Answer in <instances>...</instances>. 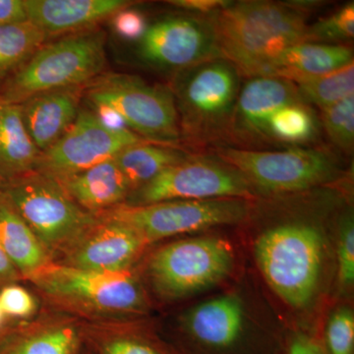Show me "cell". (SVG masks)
Returning a JSON list of instances; mask_svg holds the SVG:
<instances>
[{
    "instance_id": "20",
    "label": "cell",
    "mask_w": 354,
    "mask_h": 354,
    "mask_svg": "<svg viewBox=\"0 0 354 354\" xmlns=\"http://www.w3.org/2000/svg\"><path fill=\"white\" fill-rule=\"evenodd\" d=\"M57 181L79 207L94 215L123 204L130 194L114 158Z\"/></svg>"
},
{
    "instance_id": "30",
    "label": "cell",
    "mask_w": 354,
    "mask_h": 354,
    "mask_svg": "<svg viewBox=\"0 0 354 354\" xmlns=\"http://www.w3.org/2000/svg\"><path fill=\"white\" fill-rule=\"evenodd\" d=\"M354 37V3L348 2L337 12L308 26L305 41L342 44Z\"/></svg>"
},
{
    "instance_id": "32",
    "label": "cell",
    "mask_w": 354,
    "mask_h": 354,
    "mask_svg": "<svg viewBox=\"0 0 354 354\" xmlns=\"http://www.w3.org/2000/svg\"><path fill=\"white\" fill-rule=\"evenodd\" d=\"M337 264L339 283L351 286L354 281V223L353 215L348 214L341 223L337 243Z\"/></svg>"
},
{
    "instance_id": "15",
    "label": "cell",
    "mask_w": 354,
    "mask_h": 354,
    "mask_svg": "<svg viewBox=\"0 0 354 354\" xmlns=\"http://www.w3.org/2000/svg\"><path fill=\"white\" fill-rule=\"evenodd\" d=\"M297 102L302 101L290 80L270 76L249 79L239 91L227 137L244 145L269 141L267 127L272 114Z\"/></svg>"
},
{
    "instance_id": "29",
    "label": "cell",
    "mask_w": 354,
    "mask_h": 354,
    "mask_svg": "<svg viewBox=\"0 0 354 354\" xmlns=\"http://www.w3.org/2000/svg\"><path fill=\"white\" fill-rule=\"evenodd\" d=\"M320 120L332 143L351 155L354 148V95L321 109Z\"/></svg>"
},
{
    "instance_id": "4",
    "label": "cell",
    "mask_w": 354,
    "mask_h": 354,
    "mask_svg": "<svg viewBox=\"0 0 354 354\" xmlns=\"http://www.w3.org/2000/svg\"><path fill=\"white\" fill-rule=\"evenodd\" d=\"M324 249L318 227L292 221L263 232L255 242L254 253L272 290L293 308H304L318 290Z\"/></svg>"
},
{
    "instance_id": "41",
    "label": "cell",
    "mask_w": 354,
    "mask_h": 354,
    "mask_svg": "<svg viewBox=\"0 0 354 354\" xmlns=\"http://www.w3.org/2000/svg\"><path fill=\"white\" fill-rule=\"evenodd\" d=\"M6 314L3 313V311H2V309H1V307H0V329H1V328H3L4 326V321H6Z\"/></svg>"
},
{
    "instance_id": "39",
    "label": "cell",
    "mask_w": 354,
    "mask_h": 354,
    "mask_svg": "<svg viewBox=\"0 0 354 354\" xmlns=\"http://www.w3.org/2000/svg\"><path fill=\"white\" fill-rule=\"evenodd\" d=\"M18 279H22V277L4 249L0 245V286H4L9 283H14V281Z\"/></svg>"
},
{
    "instance_id": "37",
    "label": "cell",
    "mask_w": 354,
    "mask_h": 354,
    "mask_svg": "<svg viewBox=\"0 0 354 354\" xmlns=\"http://www.w3.org/2000/svg\"><path fill=\"white\" fill-rule=\"evenodd\" d=\"M171 6L178 7L184 10L205 14V16L215 12L230 3L227 0H171Z\"/></svg>"
},
{
    "instance_id": "22",
    "label": "cell",
    "mask_w": 354,
    "mask_h": 354,
    "mask_svg": "<svg viewBox=\"0 0 354 354\" xmlns=\"http://www.w3.org/2000/svg\"><path fill=\"white\" fill-rule=\"evenodd\" d=\"M41 153L26 130L20 104L0 99V183L36 171Z\"/></svg>"
},
{
    "instance_id": "13",
    "label": "cell",
    "mask_w": 354,
    "mask_h": 354,
    "mask_svg": "<svg viewBox=\"0 0 354 354\" xmlns=\"http://www.w3.org/2000/svg\"><path fill=\"white\" fill-rule=\"evenodd\" d=\"M136 51L144 64L174 75L221 57L208 23L185 15L167 16L149 24Z\"/></svg>"
},
{
    "instance_id": "2",
    "label": "cell",
    "mask_w": 354,
    "mask_h": 354,
    "mask_svg": "<svg viewBox=\"0 0 354 354\" xmlns=\"http://www.w3.org/2000/svg\"><path fill=\"white\" fill-rule=\"evenodd\" d=\"M106 44V32L97 27L44 44L3 81L0 99L20 104L41 93L85 87L104 73Z\"/></svg>"
},
{
    "instance_id": "5",
    "label": "cell",
    "mask_w": 354,
    "mask_h": 354,
    "mask_svg": "<svg viewBox=\"0 0 354 354\" xmlns=\"http://www.w3.org/2000/svg\"><path fill=\"white\" fill-rule=\"evenodd\" d=\"M241 74L223 57L214 58L174 74L171 86L178 114L181 140L205 144L227 137Z\"/></svg>"
},
{
    "instance_id": "34",
    "label": "cell",
    "mask_w": 354,
    "mask_h": 354,
    "mask_svg": "<svg viewBox=\"0 0 354 354\" xmlns=\"http://www.w3.org/2000/svg\"><path fill=\"white\" fill-rule=\"evenodd\" d=\"M111 28L118 38L127 41H137L145 34L148 22L141 11L131 6L121 9L111 18Z\"/></svg>"
},
{
    "instance_id": "36",
    "label": "cell",
    "mask_w": 354,
    "mask_h": 354,
    "mask_svg": "<svg viewBox=\"0 0 354 354\" xmlns=\"http://www.w3.org/2000/svg\"><path fill=\"white\" fill-rule=\"evenodd\" d=\"M27 20L24 0H0V26Z\"/></svg>"
},
{
    "instance_id": "28",
    "label": "cell",
    "mask_w": 354,
    "mask_h": 354,
    "mask_svg": "<svg viewBox=\"0 0 354 354\" xmlns=\"http://www.w3.org/2000/svg\"><path fill=\"white\" fill-rule=\"evenodd\" d=\"M318 118L304 102H293L279 109L268 122V137L281 143H307L318 131Z\"/></svg>"
},
{
    "instance_id": "9",
    "label": "cell",
    "mask_w": 354,
    "mask_h": 354,
    "mask_svg": "<svg viewBox=\"0 0 354 354\" xmlns=\"http://www.w3.org/2000/svg\"><path fill=\"white\" fill-rule=\"evenodd\" d=\"M234 266L232 246L220 237H194L160 247L151 255L147 274L162 299L194 295L225 278Z\"/></svg>"
},
{
    "instance_id": "11",
    "label": "cell",
    "mask_w": 354,
    "mask_h": 354,
    "mask_svg": "<svg viewBox=\"0 0 354 354\" xmlns=\"http://www.w3.org/2000/svg\"><path fill=\"white\" fill-rule=\"evenodd\" d=\"M256 190L236 169L218 158L190 156L132 191L123 204H153L171 200L255 197Z\"/></svg>"
},
{
    "instance_id": "27",
    "label": "cell",
    "mask_w": 354,
    "mask_h": 354,
    "mask_svg": "<svg viewBox=\"0 0 354 354\" xmlns=\"http://www.w3.org/2000/svg\"><path fill=\"white\" fill-rule=\"evenodd\" d=\"M300 100L324 109L354 95V62L325 75L293 82Z\"/></svg>"
},
{
    "instance_id": "38",
    "label": "cell",
    "mask_w": 354,
    "mask_h": 354,
    "mask_svg": "<svg viewBox=\"0 0 354 354\" xmlns=\"http://www.w3.org/2000/svg\"><path fill=\"white\" fill-rule=\"evenodd\" d=\"M85 104L109 129L113 130V131H130L125 121L113 109H109L108 106H100V104H88L86 102Z\"/></svg>"
},
{
    "instance_id": "12",
    "label": "cell",
    "mask_w": 354,
    "mask_h": 354,
    "mask_svg": "<svg viewBox=\"0 0 354 354\" xmlns=\"http://www.w3.org/2000/svg\"><path fill=\"white\" fill-rule=\"evenodd\" d=\"M143 141L131 131L109 129L88 106H81L68 131L41 153L36 171L60 180L113 158L123 149Z\"/></svg>"
},
{
    "instance_id": "40",
    "label": "cell",
    "mask_w": 354,
    "mask_h": 354,
    "mask_svg": "<svg viewBox=\"0 0 354 354\" xmlns=\"http://www.w3.org/2000/svg\"><path fill=\"white\" fill-rule=\"evenodd\" d=\"M12 328L13 326L10 325L4 326L3 328H1V329H0V342H1L2 339H3L4 337H6V335L8 334L9 332H10V330L12 329Z\"/></svg>"
},
{
    "instance_id": "33",
    "label": "cell",
    "mask_w": 354,
    "mask_h": 354,
    "mask_svg": "<svg viewBox=\"0 0 354 354\" xmlns=\"http://www.w3.org/2000/svg\"><path fill=\"white\" fill-rule=\"evenodd\" d=\"M0 307L6 317L25 319L34 315L38 302L23 286L9 283L0 290Z\"/></svg>"
},
{
    "instance_id": "31",
    "label": "cell",
    "mask_w": 354,
    "mask_h": 354,
    "mask_svg": "<svg viewBox=\"0 0 354 354\" xmlns=\"http://www.w3.org/2000/svg\"><path fill=\"white\" fill-rule=\"evenodd\" d=\"M324 346L328 354H354V314L342 307L333 312L326 327Z\"/></svg>"
},
{
    "instance_id": "3",
    "label": "cell",
    "mask_w": 354,
    "mask_h": 354,
    "mask_svg": "<svg viewBox=\"0 0 354 354\" xmlns=\"http://www.w3.org/2000/svg\"><path fill=\"white\" fill-rule=\"evenodd\" d=\"M51 304L90 318L144 313L146 295L130 270L88 271L55 262L28 279Z\"/></svg>"
},
{
    "instance_id": "17",
    "label": "cell",
    "mask_w": 354,
    "mask_h": 354,
    "mask_svg": "<svg viewBox=\"0 0 354 354\" xmlns=\"http://www.w3.org/2000/svg\"><path fill=\"white\" fill-rule=\"evenodd\" d=\"M28 20L48 37L97 27L134 1L129 0H24Z\"/></svg>"
},
{
    "instance_id": "26",
    "label": "cell",
    "mask_w": 354,
    "mask_h": 354,
    "mask_svg": "<svg viewBox=\"0 0 354 354\" xmlns=\"http://www.w3.org/2000/svg\"><path fill=\"white\" fill-rule=\"evenodd\" d=\"M46 39L29 20L0 26V81L17 71Z\"/></svg>"
},
{
    "instance_id": "35",
    "label": "cell",
    "mask_w": 354,
    "mask_h": 354,
    "mask_svg": "<svg viewBox=\"0 0 354 354\" xmlns=\"http://www.w3.org/2000/svg\"><path fill=\"white\" fill-rule=\"evenodd\" d=\"M285 354H328L323 342L316 337L298 333L286 344Z\"/></svg>"
},
{
    "instance_id": "19",
    "label": "cell",
    "mask_w": 354,
    "mask_h": 354,
    "mask_svg": "<svg viewBox=\"0 0 354 354\" xmlns=\"http://www.w3.org/2000/svg\"><path fill=\"white\" fill-rule=\"evenodd\" d=\"M82 344L83 324L53 314L13 326L0 342V354H78Z\"/></svg>"
},
{
    "instance_id": "7",
    "label": "cell",
    "mask_w": 354,
    "mask_h": 354,
    "mask_svg": "<svg viewBox=\"0 0 354 354\" xmlns=\"http://www.w3.org/2000/svg\"><path fill=\"white\" fill-rule=\"evenodd\" d=\"M0 191L53 258L97 221L66 194L57 179L41 172L0 183Z\"/></svg>"
},
{
    "instance_id": "16",
    "label": "cell",
    "mask_w": 354,
    "mask_h": 354,
    "mask_svg": "<svg viewBox=\"0 0 354 354\" xmlns=\"http://www.w3.org/2000/svg\"><path fill=\"white\" fill-rule=\"evenodd\" d=\"M183 323L205 354L234 353L243 341V304L235 295H221L191 309Z\"/></svg>"
},
{
    "instance_id": "8",
    "label": "cell",
    "mask_w": 354,
    "mask_h": 354,
    "mask_svg": "<svg viewBox=\"0 0 354 354\" xmlns=\"http://www.w3.org/2000/svg\"><path fill=\"white\" fill-rule=\"evenodd\" d=\"M216 157L236 169L254 189L297 193L334 181L339 167L325 149L295 147L266 151L223 147Z\"/></svg>"
},
{
    "instance_id": "21",
    "label": "cell",
    "mask_w": 354,
    "mask_h": 354,
    "mask_svg": "<svg viewBox=\"0 0 354 354\" xmlns=\"http://www.w3.org/2000/svg\"><path fill=\"white\" fill-rule=\"evenodd\" d=\"M351 62L354 60L351 46L302 41L286 48L274 58L263 76L295 82L337 71Z\"/></svg>"
},
{
    "instance_id": "25",
    "label": "cell",
    "mask_w": 354,
    "mask_h": 354,
    "mask_svg": "<svg viewBox=\"0 0 354 354\" xmlns=\"http://www.w3.org/2000/svg\"><path fill=\"white\" fill-rule=\"evenodd\" d=\"M83 342L95 354H171L156 339L118 322L83 325Z\"/></svg>"
},
{
    "instance_id": "6",
    "label": "cell",
    "mask_w": 354,
    "mask_h": 354,
    "mask_svg": "<svg viewBox=\"0 0 354 354\" xmlns=\"http://www.w3.org/2000/svg\"><path fill=\"white\" fill-rule=\"evenodd\" d=\"M83 99L86 104L113 109L130 131L145 141L176 147L181 141L169 86L150 84L129 74H102L84 87Z\"/></svg>"
},
{
    "instance_id": "1",
    "label": "cell",
    "mask_w": 354,
    "mask_h": 354,
    "mask_svg": "<svg viewBox=\"0 0 354 354\" xmlns=\"http://www.w3.org/2000/svg\"><path fill=\"white\" fill-rule=\"evenodd\" d=\"M306 15L290 2H232L205 16L221 57L241 75H264L268 65L283 50L305 41Z\"/></svg>"
},
{
    "instance_id": "18",
    "label": "cell",
    "mask_w": 354,
    "mask_h": 354,
    "mask_svg": "<svg viewBox=\"0 0 354 354\" xmlns=\"http://www.w3.org/2000/svg\"><path fill=\"white\" fill-rule=\"evenodd\" d=\"M83 88L50 91L20 104L26 130L39 152L55 145L72 127L80 111Z\"/></svg>"
},
{
    "instance_id": "24",
    "label": "cell",
    "mask_w": 354,
    "mask_h": 354,
    "mask_svg": "<svg viewBox=\"0 0 354 354\" xmlns=\"http://www.w3.org/2000/svg\"><path fill=\"white\" fill-rule=\"evenodd\" d=\"M190 156L178 147L143 141L123 149L114 160L131 193Z\"/></svg>"
},
{
    "instance_id": "10",
    "label": "cell",
    "mask_w": 354,
    "mask_h": 354,
    "mask_svg": "<svg viewBox=\"0 0 354 354\" xmlns=\"http://www.w3.org/2000/svg\"><path fill=\"white\" fill-rule=\"evenodd\" d=\"M249 200L223 198L212 200H171L129 206L120 204L95 214L131 227L146 243L223 225L246 218Z\"/></svg>"
},
{
    "instance_id": "23",
    "label": "cell",
    "mask_w": 354,
    "mask_h": 354,
    "mask_svg": "<svg viewBox=\"0 0 354 354\" xmlns=\"http://www.w3.org/2000/svg\"><path fill=\"white\" fill-rule=\"evenodd\" d=\"M0 245L12 261L22 279H29L53 262V256L1 191Z\"/></svg>"
},
{
    "instance_id": "14",
    "label": "cell",
    "mask_w": 354,
    "mask_h": 354,
    "mask_svg": "<svg viewBox=\"0 0 354 354\" xmlns=\"http://www.w3.org/2000/svg\"><path fill=\"white\" fill-rule=\"evenodd\" d=\"M95 216L97 221L59 253L58 264L88 271L130 270L148 244L120 221Z\"/></svg>"
}]
</instances>
